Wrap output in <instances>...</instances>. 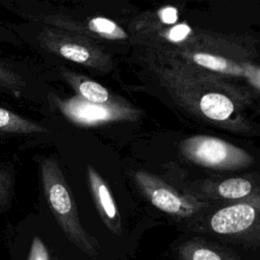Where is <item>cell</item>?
Here are the masks:
<instances>
[{
    "label": "cell",
    "instance_id": "1",
    "mask_svg": "<svg viewBox=\"0 0 260 260\" xmlns=\"http://www.w3.org/2000/svg\"><path fill=\"white\" fill-rule=\"evenodd\" d=\"M42 181L47 200L66 233L84 250L90 251L79 225L73 201L58 165L51 158L42 162Z\"/></svg>",
    "mask_w": 260,
    "mask_h": 260
},
{
    "label": "cell",
    "instance_id": "2",
    "mask_svg": "<svg viewBox=\"0 0 260 260\" xmlns=\"http://www.w3.org/2000/svg\"><path fill=\"white\" fill-rule=\"evenodd\" d=\"M185 150L191 159L208 167L236 164L241 154L237 148L214 137H194L187 142Z\"/></svg>",
    "mask_w": 260,
    "mask_h": 260
},
{
    "label": "cell",
    "instance_id": "3",
    "mask_svg": "<svg viewBox=\"0 0 260 260\" xmlns=\"http://www.w3.org/2000/svg\"><path fill=\"white\" fill-rule=\"evenodd\" d=\"M255 217L256 211L253 206L236 204L216 211L210 219V226L217 234H236L250 228Z\"/></svg>",
    "mask_w": 260,
    "mask_h": 260
},
{
    "label": "cell",
    "instance_id": "4",
    "mask_svg": "<svg viewBox=\"0 0 260 260\" xmlns=\"http://www.w3.org/2000/svg\"><path fill=\"white\" fill-rule=\"evenodd\" d=\"M64 111L76 121L82 123H93L99 121H108L116 118L119 113L113 108L103 105L91 104L80 100H75L63 105Z\"/></svg>",
    "mask_w": 260,
    "mask_h": 260
},
{
    "label": "cell",
    "instance_id": "5",
    "mask_svg": "<svg viewBox=\"0 0 260 260\" xmlns=\"http://www.w3.org/2000/svg\"><path fill=\"white\" fill-rule=\"evenodd\" d=\"M199 106L204 116L216 121L226 120L234 112L233 102L226 95L217 92L204 94Z\"/></svg>",
    "mask_w": 260,
    "mask_h": 260
},
{
    "label": "cell",
    "instance_id": "6",
    "mask_svg": "<svg viewBox=\"0 0 260 260\" xmlns=\"http://www.w3.org/2000/svg\"><path fill=\"white\" fill-rule=\"evenodd\" d=\"M46 131L38 124L28 121L14 112L0 107V133L24 134Z\"/></svg>",
    "mask_w": 260,
    "mask_h": 260
},
{
    "label": "cell",
    "instance_id": "7",
    "mask_svg": "<svg viewBox=\"0 0 260 260\" xmlns=\"http://www.w3.org/2000/svg\"><path fill=\"white\" fill-rule=\"evenodd\" d=\"M89 177L92 190L95 194L96 200H99L100 206L109 218L114 219L117 216V208L107 185L101 180L92 169L89 171Z\"/></svg>",
    "mask_w": 260,
    "mask_h": 260
},
{
    "label": "cell",
    "instance_id": "8",
    "mask_svg": "<svg viewBox=\"0 0 260 260\" xmlns=\"http://www.w3.org/2000/svg\"><path fill=\"white\" fill-rule=\"evenodd\" d=\"M150 199L154 206L169 213H179L184 208L182 200L176 194L165 188L154 189L150 194Z\"/></svg>",
    "mask_w": 260,
    "mask_h": 260
},
{
    "label": "cell",
    "instance_id": "9",
    "mask_svg": "<svg viewBox=\"0 0 260 260\" xmlns=\"http://www.w3.org/2000/svg\"><path fill=\"white\" fill-rule=\"evenodd\" d=\"M251 183L243 178H232L224 180L217 187L219 195L229 199L245 197L251 192Z\"/></svg>",
    "mask_w": 260,
    "mask_h": 260
},
{
    "label": "cell",
    "instance_id": "10",
    "mask_svg": "<svg viewBox=\"0 0 260 260\" xmlns=\"http://www.w3.org/2000/svg\"><path fill=\"white\" fill-rule=\"evenodd\" d=\"M88 27L108 39H125L126 32L113 20L106 17H94L89 20Z\"/></svg>",
    "mask_w": 260,
    "mask_h": 260
},
{
    "label": "cell",
    "instance_id": "11",
    "mask_svg": "<svg viewBox=\"0 0 260 260\" xmlns=\"http://www.w3.org/2000/svg\"><path fill=\"white\" fill-rule=\"evenodd\" d=\"M192 59L198 65L213 71L228 72V73L235 72V67L221 57H217L207 53H196L193 55Z\"/></svg>",
    "mask_w": 260,
    "mask_h": 260
},
{
    "label": "cell",
    "instance_id": "12",
    "mask_svg": "<svg viewBox=\"0 0 260 260\" xmlns=\"http://www.w3.org/2000/svg\"><path fill=\"white\" fill-rule=\"evenodd\" d=\"M78 89L80 94L91 104L102 105L109 100L108 90L94 81L85 80L79 84Z\"/></svg>",
    "mask_w": 260,
    "mask_h": 260
},
{
    "label": "cell",
    "instance_id": "13",
    "mask_svg": "<svg viewBox=\"0 0 260 260\" xmlns=\"http://www.w3.org/2000/svg\"><path fill=\"white\" fill-rule=\"evenodd\" d=\"M58 53L65 59L76 62V63H85L90 58L89 51L80 45L64 43L56 47Z\"/></svg>",
    "mask_w": 260,
    "mask_h": 260
},
{
    "label": "cell",
    "instance_id": "14",
    "mask_svg": "<svg viewBox=\"0 0 260 260\" xmlns=\"http://www.w3.org/2000/svg\"><path fill=\"white\" fill-rule=\"evenodd\" d=\"M23 84L22 78L17 73L0 64V87L18 90Z\"/></svg>",
    "mask_w": 260,
    "mask_h": 260
},
{
    "label": "cell",
    "instance_id": "15",
    "mask_svg": "<svg viewBox=\"0 0 260 260\" xmlns=\"http://www.w3.org/2000/svg\"><path fill=\"white\" fill-rule=\"evenodd\" d=\"M12 190V179L8 172L0 170V205L7 202Z\"/></svg>",
    "mask_w": 260,
    "mask_h": 260
},
{
    "label": "cell",
    "instance_id": "16",
    "mask_svg": "<svg viewBox=\"0 0 260 260\" xmlns=\"http://www.w3.org/2000/svg\"><path fill=\"white\" fill-rule=\"evenodd\" d=\"M28 260H49L48 251L38 237H35L32 240Z\"/></svg>",
    "mask_w": 260,
    "mask_h": 260
},
{
    "label": "cell",
    "instance_id": "17",
    "mask_svg": "<svg viewBox=\"0 0 260 260\" xmlns=\"http://www.w3.org/2000/svg\"><path fill=\"white\" fill-rule=\"evenodd\" d=\"M191 260H222V257L212 249L199 247L191 253Z\"/></svg>",
    "mask_w": 260,
    "mask_h": 260
},
{
    "label": "cell",
    "instance_id": "18",
    "mask_svg": "<svg viewBox=\"0 0 260 260\" xmlns=\"http://www.w3.org/2000/svg\"><path fill=\"white\" fill-rule=\"evenodd\" d=\"M191 32L190 26H188L185 23L177 24L174 27H172L168 32V38L172 42H181L185 40Z\"/></svg>",
    "mask_w": 260,
    "mask_h": 260
},
{
    "label": "cell",
    "instance_id": "19",
    "mask_svg": "<svg viewBox=\"0 0 260 260\" xmlns=\"http://www.w3.org/2000/svg\"><path fill=\"white\" fill-rule=\"evenodd\" d=\"M158 15H159V19L166 24H173L178 19L177 9L172 6H168L160 9L158 12Z\"/></svg>",
    "mask_w": 260,
    "mask_h": 260
}]
</instances>
